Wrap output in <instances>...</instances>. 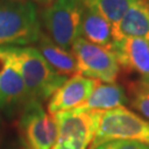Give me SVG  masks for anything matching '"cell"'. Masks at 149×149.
<instances>
[{"label": "cell", "instance_id": "7a4b0ae2", "mask_svg": "<svg viewBox=\"0 0 149 149\" xmlns=\"http://www.w3.org/2000/svg\"><path fill=\"white\" fill-rule=\"evenodd\" d=\"M8 48L22 76L29 101H47L68 80V76L59 74L49 65L37 48Z\"/></svg>", "mask_w": 149, "mask_h": 149}, {"label": "cell", "instance_id": "52a82bcc", "mask_svg": "<svg viewBox=\"0 0 149 149\" xmlns=\"http://www.w3.org/2000/svg\"><path fill=\"white\" fill-rule=\"evenodd\" d=\"M58 134L51 149H90L96 132L95 112L74 111L53 115Z\"/></svg>", "mask_w": 149, "mask_h": 149}, {"label": "cell", "instance_id": "5b68a950", "mask_svg": "<svg viewBox=\"0 0 149 149\" xmlns=\"http://www.w3.org/2000/svg\"><path fill=\"white\" fill-rule=\"evenodd\" d=\"M19 133L24 149H51L58 126L53 115L49 114L39 101H28L22 106Z\"/></svg>", "mask_w": 149, "mask_h": 149}, {"label": "cell", "instance_id": "8992f818", "mask_svg": "<svg viewBox=\"0 0 149 149\" xmlns=\"http://www.w3.org/2000/svg\"><path fill=\"white\" fill-rule=\"evenodd\" d=\"M76 59V73L104 83H115L119 73V64L111 50L79 38L72 45Z\"/></svg>", "mask_w": 149, "mask_h": 149}, {"label": "cell", "instance_id": "ba28073f", "mask_svg": "<svg viewBox=\"0 0 149 149\" xmlns=\"http://www.w3.org/2000/svg\"><path fill=\"white\" fill-rule=\"evenodd\" d=\"M29 97L8 47L0 48V112L9 113L22 107Z\"/></svg>", "mask_w": 149, "mask_h": 149}, {"label": "cell", "instance_id": "e0dca14e", "mask_svg": "<svg viewBox=\"0 0 149 149\" xmlns=\"http://www.w3.org/2000/svg\"><path fill=\"white\" fill-rule=\"evenodd\" d=\"M113 149H149V145L133 140H115L111 141Z\"/></svg>", "mask_w": 149, "mask_h": 149}, {"label": "cell", "instance_id": "277c9868", "mask_svg": "<svg viewBox=\"0 0 149 149\" xmlns=\"http://www.w3.org/2000/svg\"><path fill=\"white\" fill-rule=\"evenodd\" d=\"M83 9L82 0H54L41 11V26L54 43L71 51L81 37Z\"/></svg>", "mask_w": 149, "mask_h": 149}, {"label": "cell", "instance_id": "6da1fadb", "mask_svg": "<svg viewBox=\"0 0 149 149\" xmlns=\"http://www.w3.org/2000/svg\"><path fill=\"white\" fill-rule=\"evenodd\" d=\"M42 26L31 0H0V48L36 44Z\"/></svg>", "mask_w": 149, "mask_h": 149}, {"label": "cell", "instance_id": "9c48e42d", "mask_svg": "<svg viewBox=\"0 0 149 149\" xmlns=\"http://www.w3.org/2000/svg\"><path fill=\"white\" fill-rule=\"evenodd\" d=\"M119 68L140 76V83L149 85V42L143 38L115 40L111 48Z\"/></svg>", "mask_w": 149, "mask_h": 149}, {"label": "cell", "instance_id": "3957f363", "mask_svg": "<svg viewBox=\"0 0 149 149\" xmlns=\"http://www.w3.org/2000/svg\"><path fill=\"white\" fill-rule=\"evenodd\" d=\"M96 132L90 149L115 140H133L149 145V120L126 107L94 111Z\"/></svg>", "mask_w": 149, "mask_h": 149}, {"label": "cell", "instance_id": "d6986e66", "mask_svg": "<svg viewBox=\"0 0 149 149\" xmlns=\"http://www.w3.org/2000/svg\"><path fill=\"white\" fill-rule=\"evenodd\" d=\"M31 1H33L34 3L36 2H38V3H44V5H49V3H51L52 1H54V0H31Z\"/></svg>", "mask_w": 149, "mask_h": 149}, {"label": "cell", "instance_id": "7c38bea8", "mask_svg": "<svg viewBox=\"0 0 149 149\" xmlns=\"http://www.w3.org/2000/svg\"><path fill=\"white\" fill-rule=\"evenodd\" d=\"M81 38L111 50L114 42L112 24L96 9L84 5L81 20Z\"/></svg>", "mask_w": 149, "mask_h": 149}, {"label": "cell", "instance_id": "4fadbf2b", "mask_svg": "<svg viewBox=\"0 0 149 149\" xmlns=\"http://www.w3.org/2000/svg\"><path fill=\"white\" fill-rule=\"evenodd\" d=\"M128 98L125 91L122 86L115 83H106L96 86L91 93L88 98L79 107H76L74 112H92V111H109L118 107H123L127 104Z\"/></svg>", "mask_w": 149, "mask_h": 149}, {"label": "cell", "instance_id": "ffe728a7", "mask_svg": "<svg viewBox=\"0 0 149 149\" xmlns=\"http://www.w3.org/2000/svg\"><path fill=\"white\" fill-rule=\"evenodd\" d=\"M147 41H148V42H149V38H148V39H147Z\"/></svg>", "mask_w": 149, "mask_h": 149}, {"label": "cell", "instance_id": "ac0fdd59", "mask_svg": "<svg viewBox=\"0 0 149 149\" xmlns=\"http://www.w3.org/2000/svg\"><path fill=\"white\" fill-rule=\"evenodd\" d=\"M95 149H113V148L111 143H106V144H103L101 146H98V147H96Z\"/></svg>", "mask_w": 149, "mask_h": 149}, {"label": "cell", "instance_id": "44dd1931", "mask_svg": "<svg viewBox=\"0 0 149 149\" xmlns=\"http://www.w3.org/2000/svg\"><path fill=\"white\" fill-rule=\"evenodd\" d=\"M148 1H149V0H148Z\"/></svg>", "mask_w": 149, "mask_h": 149}, {"label": "cell", "instance_id": "2e32d148", "mask_svg": "<svg viewBox=\"0 0 149 149\" xmlns=\"http://www.w3.org/2000/svg\"><path fill=\"white\" fill-rule=\"evenodd\" d=\"M132 106L149 119V85L139 83L132 98Z\"/></svg>", "mask_w": 149, "mask_h": 149}, {"label": "cell", "instance_id": "9a60e30c", "mask_svg": "<svg viewBox=\"0 0 149 149\" xmlns=\"http://www.w3.org/2000/svg\"><path fill=\"white\" fill-rule=\"evenodd\" d=\"M85 6L92 7L115 26L135 0H82Z\"/></svg>", "mask_w": 149, "mask_h": 149}, {"label": "cell", "instance_id": "8fae6325", "mask_svg": "<svg viewBox=\"0 0 149 149\" xmlns=\"http://www.w3.org/2000/svg\"><path fill=\"white\" fill-rule=\"evenodd\" d=\"M113 38H149V3L145 0H135L122 19L113 26Z\"/></svg>", "mask_w": 149, "mask_h": 149}, {"label": "cell", "instance_id": "5bb4252c", "mask_svg": "<svg viewBox=\"0 0 149 149\" xmlns=\"http://www.w3.org/2000/svg\"><path fill=\"white\" fill-rule=\"evenodd\" d=\"M36 44L38 51L55 72L64 76L76 73V59L72 51L65 50L54 43L44 31L40 34Z\"/></svg>", "mask_w": 149, "mask_h": 149}, {"label": "cell", "instance_id": "30bf717a", "mask_svg": "<svg viewBox=\"0 0 149 149\" xmlns=\"http://www.w3.org/2000/svg\"><path fill=\"white\" fill-rule=\"evenodd\" d=\"M98 83V81L77 73L73 74L72 77L65 81L63 85L60 86L50 97L48 113L55 115L58 113L69 112L79 107L88 98Z\"/></svg>", "mask_w": 149, "mask_h": 149}]
</instances>
